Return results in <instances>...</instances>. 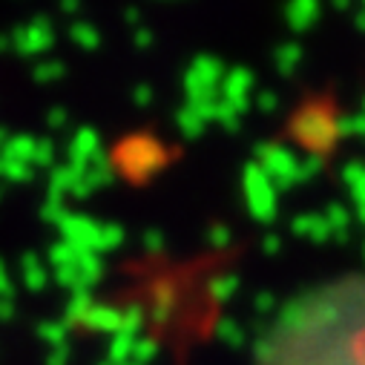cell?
I'll return each instance as SVG.
<instances>
[{
    "mask_svg": "<svg viewBox=\"0 0 365 365\" xmlns=\"http://www.w3.org/2000/svg\"><path fill=\"white\" fill-rule=\"evenodd\" d=\"M49 264L55 267L58 282L63 288H69L72 294L96 288L98 279L104 277V264H101L98 253L81 250L69 242H58L49 247Z\"/></svg>",
    "mask_w": 365,
    "mask_h": 365,
    "instance_id": "obj_1",
    "label": "cell"
},
{
    "mask_svg": "<svg viewBox=\"0 0 365 365\" xmlns=\"http://www.w3.org/2000/svg\"><path fill=\"white\" fill-rule=\"evenodd\" d=\"M58 227L63 233V242H69L81 250H89V253H104L124 242V230L118 225H101L89 216H81V213H69Z\"/></svg>",
    "mask_w": 365,
    "mask_h": 365,
    "instance_id": "obj_2",
    "label": "cell"
},
{
    "mask_svg": "<svg viewBox=\"0 0 365 365\" xmlns=\"http://www.w3.org/2000/svg\"><path fill=\"white\" fill-rule=\"evenodd\" d=\"M291 135L297 138V144H302L308 153H328L334 147V141L339 138L336 133V118L319 107V104H308L302 107L294 121H291Z\"/></svg>",
    "mask_w": 365,
    "mask_h": 365,
    "instance_id": "obj_3",
    "label": "cell"
},
{
    "mask_svg": "<svg viewBox=\"0 0 365 365\" xmlns=\"http://www.w3.org/2000/svg\"><path fill=\"white\" fill-rule=\"evenodd\" d=\"M227 75V66L216 55H199L187 72H185V96L190 107L210 104L222 98V81Z\"/></svg>",
    "mask_w": 365,
    "mask_h": 365,
    "instance_id": "obj_4",
    "label": "cell"
},
{
    "mask_svg": "<svg viewBox=\"0 0 365 365\" xmlns=\"http://www.w3.org/2000/svg\"><path fill=\"white\" fill-rule=\"evenodd\" d=\"M256 164L270 178V185L277 187V193H285L294 185H299V155L285 144H273V141L259 144Z\"/></svg>",
    "mask_w": 365,
    "mask_h": 365,
    "instance_id": "obj_5",
    "label": "cell"
},
{
    "mask_svg": "<svg viewBox=\"0 0 365 365\" xmlns=\"http://www.w3.org/2000/svg\"><path fill=\"white\" fill-rule=\"evenodd\" d=\"M242 193H245V205L250 210V216L262 225L277 219V210H279V193L277 187L270 185V178L262 173V167L253 161L245 167L242 173Z\"/></svg>",
    "mask_w": 365,
    "mask_h": 365,
    "instance_id": "obj_6",
    "label": "cell"
},
{
    "mask_svg": "<svg viewBox=\"0 0 365 365\" xmlns=\"http://www.w3.org/2000/svg\"><path fill=\"white\" fill-rule=\"evenodd\" d=\"M118 164L130 178H147L161 167V147L153 138H130L118 147Z\"/></svg>",
    "mask_w": 365,
    "mask_h": 365,
    "instance_id": "obj_7",
    "label": "cell"
},
{
    "mask_svg": "<svg viewBox=\"0 0 365 365\" xmlns=\"http://www.w3.org/2000/svg\"><path fill=\"white\" fill-rule=\"evenodd\" d=\"M253 89H256L253 72L245 69V66H233V69H227V75H225V81H222V98L242 115V113L250 110Z\"/></svg>",
    "mask_w": 365,
    "mask_h": 365,
    "instance_id": "obj_8",
    "label": "cell"
},
{
    "mask_svg": "<svg viewBox=\"0 0 365 365\" xmlns=\"http://www.w3.org/2000/svg\"><path fill=\"white\" fill-rule=\"evenodd\" d=\"M66 155H69L66 164H72L75 170H86V167H96V164L107 161L104 153H101V138H98V133L93 127H81L72 135Z\"/></svg>",
    "mask_w": 365,
    "mask_h": 365,
    "instance_id": "obj_9",
    "label": "cell"
},
{
    "mask_svg": "<svg viewBox=\"0 0 365 365\" xmlns=\"http://www.w3.org/2000/svg\"><path fill=\"white\" fill-rule=\"evenodd\" d=\"M52 43H55V32H52L49 21H43V18L32 21L29 26H21V29L12 35V49L21 52V55H41V52H46Z\"/></svg>",
    "mask_w": 365,
    "mask_h": 365,
    "instance_id": "obj_10",
    "label": "cell"
},
{
    "mask_svg": "<svg viewBox=\"0 0 365 365\" xmlns=\"http://www.w3.org/2000/svg\"><path fill=\"white\" fill-rule=\"evenodd\" d=\"M288 26L294 32H305L319 21V0H288L285 9Z\"/></svg>",
    "mask_w": 365,
    "mask_h": 365,
    "instance_id": "obj_11",
    "label": "cell"
},
{
    "mask_svg": "<svg viewBox=\"0 0 365 365\" xmlns=\"http://www.w3.org/2000/svg\"><path fill=\"white\" fill-rule=\"evenodd\" d=\"M78 325H89L93 331H107V334H118L121 328V311H115L113 305H89V311L81 317Z\"/></svg>",
    "mask_w": 365,
    "mask_h": 365,
    "instance_id": "obj_12",
    "label": "cell"
},
{
    "mask_svg": "<svg viewBox=\"0 0 365 365\" xmlns=\"http://www.w3.org/2000/svg\"><path fill=\"white\" fill-rule=\"evenodd\" d=\"M291 230H294L297 236L308 239V242H328V239L334 236L322 213H302V216H297V219L291 222Z\"/></svg>",
    "mask_w": 365,
    "mask_h": 365,
    "instance_id": "obj_13",
    "label": "cell"
},
{
    "mask_svg": "<svg viewBox=\"0 0 365 365\" xmlns=\"http://www.w3.org/2000/svg\"><path fill=\"white\" fill-rule=\"evenodd\" d=\"M342 181L351 193V202L354 207L365 205V161H348L342 167Z\"/></svg>",
    "mask_w": 365,
    "mask_h": 365,
    "instance_id": "obj_14",
    "label": "cell"
},
{
    "mask_svg": "<svg viewBox=\"0 0 365 365\" xmlns=\"http://www.w3.org/2000/svg\"><path fill=\"white\" fill-rule=\"evenodd\" d=\"M21 277H24V282H26V288L29 291H41L43 285H46V264H43V259H38L35 253H26L24 259H21Z\"/></svg>",
    "mask_w": 365,
    "mask_h": 365,
    "instance_id": "obj_15",
    "label": "cell"
},
{
    "mask_svg": "<svg viewBox=\"0 0 365 365\" xmlns=\"http://www.w3.org/2000/svg\"><path fill=\"white\" fill-rule=\"evenodd\" d=\"M302 63V46L299 43H282L277 52H273V66L282 78H291Z\"/></svg>",
    "mask_w": 365,
    "mask_h": 365,
    "instance_id": "obj_16",
    "label": "cell"
},
{
    "mask_svg": "<svg viewBox=\"0 0 365 365\" xmlns=\"http://www.w3.org/2000/svg\"><path fill=\"white\" fill-rule=\"evenodd\" d=\"M325 222H328V227H331V233H334V239H339V242H345L348 239V227H351V210L342 205V202H331L328 207H325Z\"/></svg>",
    "mask_w": 365,
    "mask_h": 365,
    "instance_id": "obj_17",
    "label": "cell"
},
{
    "mask_svg": "<svg viewBox=\"0 0 365 365\" xmlns=\"http://www.w3.org/2000/svg\"><path fill=\"white\" fill-rule=\"evenodd\" d=\"M175 127L181 130V135H185V138H199L205 133L207 121H205V115L196 107H185L175 115Z\"/></svg>",
    "mask_w": 365,
    "mask_h": 365,
    "instance_id": "obj_18",
    "label": "cell"
},
{
    "mask_svg": "<svg viewBox=\"0 0 365 365\" xmlns=\"http://www.w3.org/2000/svg\"><path fill=\"white\" fill-rule=\"evenodd\" d=\"M207 291H210V297H213L216 302H227V299H233L236 291H239V277H233V273H227V277H216Z\"/></svg>",
    "mask_w": 365,
    "mask_h": 365,
    "instance_id": "obj_19",
    "label": "cell"
},
{
    "mask_svg": "<svg viewBox=\"0 0 365 365\" xmlns=\"http://www.w3.org/2000/svg\"><path fill=\"white\" fill-rule=\"evenodd\" d=\"M35 167L32 164H21V161H0V178L12 181V185H21V181H32Z\"/></svg>",
    "mask_w": 365,
    "mask_h": 365,
    "instance_id": "obj_20",
    "label": "cell"
},
{
    "mask_svg": "<svg viewBox=\"0 0 365 365\" xmlns=\"http://www.w3.org/2000/svg\"><path fill=\"white\" fill-rule=\"evenodd\" d=\"M216 336H219L225 345H230V348H242V345H245V328H242L236 319H222L219 328H216Z\"/></svg>",
    "mask_w": 365,
    "mask_h": 365,
    "instance_id": "obj_21",
    "label": "cell"
},
{
    "mask_svg": "<svg viewBox=\"0 0 365 365\" xmlns=\"http://www.w3.org/2000/svg\"><path fill=\"white\" fill-rule=\"evenodd\" d=\"M336 133H339V138L365 135V115H362V113H351V115L336 118Z\"/></svg>",
    "mask_w": 365,
    "mask_h": 365,
    "instance_id": "obj_22",
    "label": "cell"
},
{
    "mask_svg": "<svg viewBox=\"0 0 365 365\" xmlns=\"http://www.w3.org/2000/svg\"><path fill=\"white\" fill-rule=\"evenodd\" d=\"M38 336L49 345V348H63L66 345V322H43L38 328Z\"/></svg>",
    "mask_w": 365,
    "mask_h": 365,
    "instance_id": "obj_23",
    "label": "cell"
},
{
    "mask_svg": "<svg viewBox=\"0 0 365 365\" xmlns=\"http://www.w3.org/2000/svg\"><path fill=\"white\" fill-rule=\"evenodd\" d=\"M72 41L81 46V49H98V43H101V35H98V29L96 26H86V24H78V26H72Z\"/></svg>",
    "mask_w": 365,
    "mask_h": 365,
    "instance_id": "obj_24",
    "label": "cell"
},
{
    "mask_svg": "<svg viewBox=\"0 0 365 365\" xmlns=\"http://www.w3.org/2000/svg\"><path fill=\"white\" fill-rule=\"evenodd\" d=\"M322 164H325V158H322L319 153H308V155H302V158H299V185H302V181L317 178V175L322 173Z\"/></svg>",
    "mask_w": 365,
    "mask_h": 365,
    "instance_id": "obj_25",
    "label": "cell"
},
{
    "mask_svg": "<svg viewBox=\"0 0 365 365\" xmlns=\"http://www.w3.org/2000/svg\"><path fill=\"white\" fill-rule=\"evenodd\" d=\"M63 72H66V66H63L61 61H46V63H41V66L35 69V81L49 83V81H58Z\"/></svg>",
    "mask_w": 365,
    "mask_h": 365,
    "instance_id": "obj_26",
    "label": "cell"
},
{
    "mask_svg": "<svg viewBox=\"0 0 365 365\" xmlns=\"http://www.w3.org/2000/svg\"><path fill=\"white\" fill-rule=\"evenodd\" d=\"M52 161H55V144L52 141H38V147H35V170L38 167H52Z\"/></svg>",
    "mask_w": 365,
    "mask_h": 365,
    "instance_id": "obj_27",
    "label": "cell"
},
{
    "mask_svg": "<svg viewBox=\"0 0 365 365\" xmlns=\"http://www.w3.org/2000/svg\"><path fill=\"white\" fill-rule=\"evenodd\" d=\"M230 239H233V233H230L227 225H213V227L207 230V242H210L213 247H227Z\"/></svg>",
    "mask_w": 365,
    "mask_h": 365,
    "instance_id": "obj_28",
    "label": "cell"
},
{
    "mask_svg": "<svg viewBox=\"0 0 365 365\" xmlns=\"http://www.w3.org/2000/svg\"><path fill=\"white\" fill-rule=\"evenodd\" d=\"M256 110H262V113L279 110V96H277V93H270V89H264V93L256 96Z\"/></svg>",
    "mask_w": 365,
    "mask_h": 365,
    "instance_id": "obj_29",
    "label": "cell"
},
{
    "mask_svg": "<svg viewBox=\"0 0 365 365\" xmlns=\"http://www.w3.org/2000/svg\"><path fill=\"white\" fill-rule=\"evenodd\" d=\"M253 305H256L259 314H273V308H277V297H273L270 291H262V294L253 299Z\"/></svg>",
    "mask_w": 365,
    "mask_h": 365,
    "instance_id": "obj_30",
    "label": "cell"
},
{
    "mask_svg": "<svg viewBox=\"0 0 365 365\" xmlns=\"http://www.w3.org/2000/svg\"><path fill=\"white\" fill-rule=\"evenodd\" d=\"M15 294V288H12V279H9V270H6V264L0 262V299H9Z\"/></svg>",
    "mask_w": 365,
    "mask_h": 365,
    "instance_id": "obj_31",
    "label": "cell"
},
{
    "mask_svg": "<svg viewBox=\"0 0 365 365\" xmlns=\"http://www.w3.org/2000/svg\"><path fill=\"white\" fill-rule=\"evenodd\" d=\"M133 101H135L138 107H147V104L153 101V89H150L147 83H138V86L133 89Z\"/></svg>",
    "mask_w": 365,
    "mask_h": 365,
    "instance_id": "obj_32",
    "label": "cell"
},
{
    "mask_svg": "<svg viewBox=\"0 0 365 365\" xmlns=\"http://www.w3.org/2000/svg\"><path fill=\"white\" fill-rule=\"evenodd\" d=\"M262 250H264L267 256L279 253V250H282V239H279L277 233H267V236H264V242H262Z\"/></svg>",
    "mask_w": 365,
    "mask_h": 365,
    "instance_id": "obj_33",
    "label": "cell"
},
{
    "mask_svg": "<svg viewBox=\"0 0 365 365\" xmlns=\"http://www.w3.org/2000/svg\"><path fill=\"white\" fill-rule=\"evenodd\" d=\"M161 245H164V236H161L158 230H150V233L144 236V247H147V250H161Z\"/></svg>",
    "mask_w": 365,
    "mask_h": 365,
    "instance_id": "obj_34",
    "label": "cell"
},
{
    "mask_svg": "<svg viewBox=\"0 0 365 365\" xmlns=\"http://www.w3.org/2000/svg\"><path fill=\"white\" fill-rule=\"evenodd\" d=\"M66 118H69V115H66V110H63V107H55V110L49 113V127H63V124H66Z\"/></svg>",
    "mask_w": 365,
    "mask_h": 365,
    "instance_id": "obj_35",
    "label": "cell"
},
{
    "mask_svg": "<svg viewBox=\"0 0 365 365\" xmlns=\"http://www.w3.org/2000/svg\"><path fill=\"white\" fill-rule=\"evenodd\" d=\"M12 314H15V305L9 299H0V322H9Z\"/></svg>",
    "mask_w": 365,
    "mask_h": 365,
    "instance_id": "obj_36",
    "label": "cell"
},
{
    "mask_svg": "<svg viewBox=\"0 0 365 365\" xmlns=\"http://www.w3.org/2000/svg\"><path fill=\"white\" fill-rule=\"evenodd\" d=\"M49 351H52V356H49V365H61V362L66 359V351H69V348L63 345V348H49Z\"/></svg>",
    "mask_w": 365,
    "mask_h": 365,
    "instance_id": "obj_37",
    "label": "cell"
},
{
    "mask_svg": "<svg viewBox=\"0 0 365 365\" xmlns=\"http://www.w3.org/2000/svg\"><path fill=\"white\" fill-rule=\"evenodd\" d=\"M135 43L144 49V46H150V43H153V35H150L147 29H135Z\"/></svg>",
    "mask_w": 365,
    "mask_h": 365,
    "instance_id": "obj_38",
    "label": "cell"
},
{
    "mask_svg": "<svg viewBox=\"0 0 365 365\" xmlns=\"http://www.w3.org/2000/svg\"><path fill=\"white\" fill-rule=\"evenodd\" d=\"M351 4H354V0H331V6H334L336 12H348V9H351Z\"/></svg>",
    "mask_w": 365,
    "mask_h": 365,
    "instance_id": "obj_39",
    "label": "cell"
},
{
    "mask_svg": "<svg viewBox=\"0 0 365 365\" xmlns=\"http://www.w3.org/2000/svg\"><path fill=\"white\" fill-rule=\"evenodd\" d=\"M354 26H356L359 32H365V9H356V15H354Z\"/></svg>",
    "mask_w": 365,
    "mask_h": 365,
    "instance_id": "obj_40",
    "label": "cell"
},
{
    "mask_svg": "<svg viewBox=\"0 0 365 365\" xmlns=\"http://www.w3.org/2000/svg\"><path fill=\"white\" fill-rule=\"evenodd\" d=\"M78 4H81V0H61V9L72 15V12H78Z\"/></svg>",
    "mask_w": 365,
    "mask_h": 365,
    "instance_id": "obj_41",
    "label": "cell"
},
{
    "mask_svg": "<svg viewBox=\"0 0 365 365\" xmlns=\"http://www.w3.org/2000/svg\"><path fill=\"white\" fill-rule=\"evenodd\" d=\"M354 210H356L354 216H356V219H359V225L365 227V205H359V207H354ZM362 247H365V245H362Z\"/></svg>",
    "mask_w": 365,
    "mask_h": 365,
    "instance_id": "obj_42",
    "label": "cell"
},
{
    "mask_svg": "<svg viewBox=\"0 0 365 365\" xmlns=\"http://www.w3.org/2000/svg\"><path fill=\"white\" fill-rule=\"evenodd\" d=\"M6 141H9V138H6V133L0 130V155H4V147H6Z\"/></svg>",
    "mask_w": 365,
    "mask_h": 365,
    "instance_id": "obj_43",
    "label": "cell"
},
{
    "mask_svg": "<svg viewBox=\"0 0 365 365\" xmlns=\"http://www.w3.org/2000/svg\"><path fill=\"white\" fill-rule=\"evenodd\" d=\"M359 113L365 115V96H362V104H359Z\"/></svg>",
    "mask_w": 365,
    "mask_h": 365,
    "instance_id": "obj_44",
    "label": "cell"
},
{
    "mask_svg": "<svg viewBox=\"0 0 365 365\" xmlns=\"http://www.w3.org/2000/svg\"><path fill=\"white\" fill-rule=\"evenodd\" d=\"M359 9H365V0H359Z\"/></svg>",
    "mask_w": 365,
    "mask_h": 365,
    "instance_id": "obj_45",
    "label": "cell"
},
{
    "mask_svg": "<svg viewBox=\"0 0 365 365\" xmlns=\"http://www.w3.org/2000/svg\"><path fill=\"white\" fill-rule=\"evenodd\" d=\"M362 256H365V247H362Z\"/></svg>",
    "mask_w": 365,
    "mask_h": 365,
    "instance_id": "obj_46",
    "label": "cell"
}]
</instances>
